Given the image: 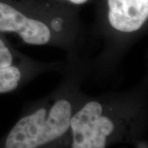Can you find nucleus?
I'll return each mask as SVG.
<instances>
[{
  "instance_id": "2",
  "label": "nucleus",
  "mask_w": 148,
  "mask_h": 148,
  "mask_svg": "<svg viewBox=\"0 0 148 148\" xmlns=\"http://www.w3.org/2000/svg\"><path fill=\"white\" fill-rule=\"evenodd\" d=\"M76 80L27 109L7 135L3 148H60L70 119L84 96Z\"/></svg>"
},
{
  "instance_id": "4",
  "label": "nucleus",
  "mask_w": 148,
  "mask_h": 148,
  "mask_svg": "<svg viewBox=\"0 0 148 148\" xmlns=\"http://www.w3.org/2000/svg\"><path fill=\"white\" fill-rule=\"evenodd\" d=\"M106 23L114 32L132 34L148 20V0H103Z\"/></svg>"
},
{
  "instance_id": "5",
  "label": "nucleus",
  "mask_w": 148,
  "mask_h": 148,
  "mask_svg": "<svg viewBox=\"0 0 148 148\" xmlns=\"http://www.w3.org/2000/svg\"><path fill=\"white\" fill-rule=\"evenodd\" d=\"M40 66H36L30 61L23 64L16 62L14 53L0 38V94L9 93L17 89L23 81H28L30 77L40 70Z\"/></svg>"
},
{
  "instance_id": "6",
  "label": "nucleus",
  "mask_w": 148,
  "mask_h": 148,
  "mask_svg": "<svg viewBox=\"0 0 148 148\" xmlns=\"http://www.w3.org/2000/svg\"><path fill=\"white\" fill-rule=\"evenodd\" d=\"M53 2L57 3L60 5L67 7L69 8L73 9L76 7H81L83 6L88 3H90L91 0H52Z\"/></svg>"
},
{
  "instance_id": "1",
  "label": "nucleus",
  "mask_w": 148,
  "mask_h": 148,
  "mask_svg": "<svg viewBox=\"0 0 148 148\" xmlns=\"http://www.w3.org/2000/svg\"><path fill=\"white\" fill-rule=\"evenodd\" d=\"M73 9L52 0H0V33L27 45L69 46L76 39Z\"/></svg>"
},
{
  "instance_id": "3",
  "label": "nucleus",
  "mask_w": 148,
  "mask_h": 148,
  "mask_svg": "<svg viewBox=\"0 0 148 148\" xmlns=\"http://www.w3.org/2000/svg\"><path fill=\"white\" fill-rule=\"evenodd\" d=\"M139 125L138 114L105 97L84 95L70 119L60 148H108L129 140Z\"/></svg>"
}]
</instances>
